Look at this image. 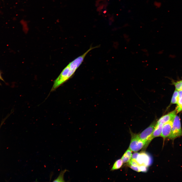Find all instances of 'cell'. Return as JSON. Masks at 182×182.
Wrapping results in <instances>:
<instances>
[{"label": "cell", "mask_w": 182, "mask_h": 182, "mask_svg": "<svg viewBox=\"0 0 182 182\" xmlns=\"http://www.w3.org/2000/svg\"><path fill=\"white\" fill-rule=\"evenodd\" d=\"M155 124V122H153L141 133L139 134H137L138 138L146 143L152 133Z\"/></svg>", "instance_id": "277c9868"}, {"label": "cell", "mask_w": 182, "mask_h": 182, "mask_svg": "<svg viewBox=\"0 0 182 182\" xmlns=\"http://www.w3.org/2000/svg\"><path fill=\"white\" fill-rule=\"evenodd\" d=\"M67 171V170L65 169L60 172L59 175L57 178L55 179L53 182H64L65 181L64 179V173Z\"/></svg>", "instance_id": "7c38bea8"}, {"label": "cell", "mask_w": 182, "mask_h": 182, "mask_svg": "<svg viewBox=\"0 0 182 182\" xmlns=\"http://www.w3.org/2000/svg\"><path fill=\"white\" fill-rule=\"evenodd\" d=\"M147 167L143 165H139V168L140 172H145L147 171Z\"/></svg>", "instance_id": "2e32d148"}, {"label": "cell", "mask_w": 182, "mask_h": 182, "mask_svg": "<svg viewBox=\"0 0 182 182\" xmlns=\"http://www.w3.org/2000/svg\"><path fill=\"white\" fill-rule=\"evenodd\" d=\"M173 121H170L163 125L161 136L164 140L168 138L171 134Z\"/></svg>", "instance_id": "52a82bcc"}, {"label": "cell", "mask_w": 182, "mask_h": 182, "mask_svg": "<svg viewBox=\"0 0 182 182\" xmlns=\"http://www.w3.org/2000/svg\"><path fill=\"white\" fill-rule=\"evenodd\" d=\"M177 111L175 109L169 113L162 116L157 121V123L163 124L171 121H173L175 115Z\"/></svg>", "instance_id": "ba28073f"}, {"label": "cell", "mask_w": 182, "mask_h": 182, "mask_svg": "<svg viewBox=\"0 0 182 182\" xmlns=\"http://www.w3.org/2000/svg\"><path fill=\"white\" fill-rule=\"evenodd\" d=\"M123 164V162L121 159L117 160L114 163L111 170L113 171L120 168L122 167Z\"/></svg>", "instance_id": "30bf717a"}, {"label": "cell", "mask_w": 182, "mask_h": 182, "mask_svg": "<svg viewBox=\"0 0 182 182\" xmlns=\"http://www.w3.org/2000/svg\"><path fill=\"white\" fill-rule=\"evenodd\" d=\"M179 100L178 92L175 90L173 95L171 99V104H177Z\"/></svg>", "instance_id": "8fae6325"}, {"label": "cell", "mask_w": 182, "mask_h": 182, "mask_svg": "<svg viewBox=\"0 0 182 182\" xmlns=\"http://www.w3.org/2000/svg\"><path fill=\"white\" fill-rule=\"evenodd\" d=\"M176 109L177 113L182 110V97L179 99Z\"/></svg>", "instance_id": "5bb4252c"}, {"label": "cell", "mask_w": 182, "mask_h": 182, "mask_svg": "<svg viewBox=\"0 0 182 182\" xmlns=\"http://www.w3.org/2000/svg\"><path fill=\"white\" fill-rule=\"evenodd\" d=\"M1 85V83H0V85Z\"/></svg>", "instance_id": "44dd1931"}, {"label": "cell", "mask_w": 182, "mask_h": 182, "mask_svg": "<svg viewBox=\"0 0 182 182\" xmlns=\"http://www.w3.org/2000/svg\"><path fill=\"white\" fill-rule=\"evenodd\" d=\"M172 83L174 85L176 90L177 91L182 90V80L176 81H172Z\"/></svg>", "instance_id": "4fadbf2b"}, {"label": "cell", "mask_w": 182, "mask_h": 182, "mask_svg": "<svg viewBox=\"0 0 182 182\" xmlns=\"http://www.w3.org/2000/svg\"><path fill=\"white\" fill-rule=\"evenodd\" d=\"M178 92L179 99L182 97V90H179Z\"/></svg>", "instance_id": "d6986e66"}, {"label": "cell", "mask_w": 182, "mask_h": 182, "mask_svg": "<svg viewBox=\"0 0 182 182\" xmlns=\"http://www.w3.org/2000/svg\"><path fill=\"white\" fill-rule=\"evenodd\" d=\"M0 80H2V81H4V80L3 79V78H2V76L1 75V73L0 72Z\"/></svg>", "instance_id": "ffe728a7"}, {"label": "cell", "mask_w": 182, "mask_h": 182, "mask_svg": "<svg viewBox=\"0 0 182 182\" xmlns=\"http://www.w3.org/2000/svg\"><path fill=\"white\" fill-rule=\"evenodd\" d=\"M139 153L137 152L133 153L132 156V159L136 160Z\"/></svg>", "instance_id": "ac0fdd59"}, {"label": "cell", "mask_w": 182, "mask_h": 182, "mask_svg": "<svg viewBox=\"0 0 182 182\" xmlns=\"http://www.w3.org/2000/svg\"><path fill=\"white\" fill-rule=\"evenodd\" d=\"M182 136V130L179 117L176 115L173 121L171 134L168 137L174 140L177 138Z\"/></svg>", "instance_id": "7a4b0ae2"}, {"label": "cell", "mask_w": 182, "mask_h": 182, "mask_svg": "<svg viewBox=\"0 0 182 182\" xmlns=\"http://www.w3.org/2000/svg\"><path fill=\"white\" fill-rule=\"evenodd\" d=\"M136 160L139 165H143L147 167L150 166L152 163L150 156L144 152L139 153Z\"/></svg>", "instance_id": "5b68a950"}, {"label": "cell", "mask_w": 182, "mask_h": 182, "mask_svg": "<svg viewBox=\"0 0 182 182\" xmlns=\"http://www.w3.org/2000/svg\"><path fill=\"white\" fill-rule=\"evenodd\" d=\"M146 144V142L140 140L137 134H132L129 149L131 151L137 152L142 148Z\"/></svg>", "instance_id": "3957f363"}, {"label": "cell", "mask_w": 182, "mask_h": 182, "mask_svg": "<svg viewBox=\"0 0 182 182\" xmlns=\"http://www.w3.org/2000/svg\"><path fill=\"white\" fill-rule=\"evenodd\" d=\"M129 165L133 166H139V165L135 160L131 159L129 162Z\"/></svg>", "instance_id": "9a60e30c"}, {"label": "cell", "mask_w": 182, "mask_h": 182, "mask_svg": "<svg viewBox=\"0 0 182 182\" xmlns=\"http://www.w3.org/2000/svg\"><path fill=\"white\" fill-rule=\"evenodd\" d=\"M163 125L162 124L157 123L155 124L153 132L146 142L145 147L147 146L153 138L161 136Z\"/></svg>", "instance_id": "8992f818"}, {"label": "cell", "mask_w": 182, "mask_h": 182, "mask_svg": "<svg viewBox=\"0 0 182 182\" xmlns=\"http://www.w3.org/2000/svg\"><path fill=\"white\" fill-rule=\"evenodd\" d=\"M129 167L133 170L138 172H140L139 166H133L132 165H129Z\"/></svg>", "instance_id": "e0dca14e"}, {"label": "cell", "mask_w": 182, "mask_h": 182, "mask_svg": "<svg viewBox=\"0 0 182 182\" xmlns=\"http://www.w3.org/2000/svg\"><path fill=\"white\" fill-rule=\"evenodd\" d=\"M132 154L131 151L129 149L125 152L121 158L123 163H125L129 162L131 159Z\"/></svg>", "instance_id": "9c48e42d"}, {"label": "cell", "mask_w": 182, "mask_h": 182, "mask_svg": "<svg viewBox=\"0 0 182 182\" xmlns=\"http://www.w3.org/2000/svg\"><path fill=\"white\" fill-rule=\"evenodd\" d=\"M97 47V46L90 47L83 54L69 63L54 81L51 91H53L55 90L72 76L81 64L88 53L93 49Z\"/></svg>", "instance_id": "6da1fadb"}]
</instances>
